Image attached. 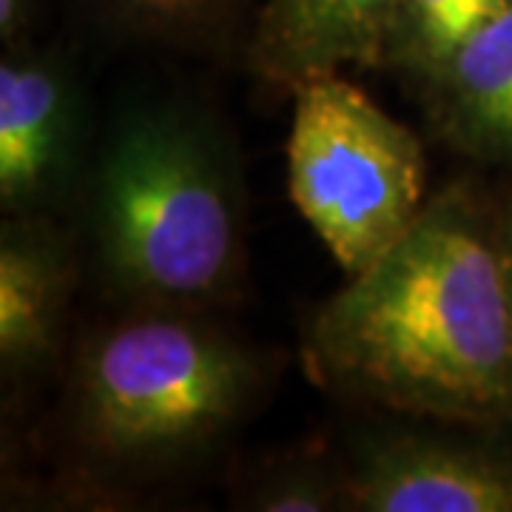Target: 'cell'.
I'll return each instance as SVG.
<instances>
[{"instance_id": "obj_1", "label": "cell", "mask_w": 512, "mask_h": 512, "mask_svg": "<svg viewBox=\"0 0 512 512\" xmlns=\"http://www.w3.org/2000/svg\"><path fill=\"white\" fill-rule=\"evenodd\" d=\"M322 382L404 416L487 424L512 416V305L498 248L461 188L313 316Z\"/></svg>"}, {"instance_id": "obj_2", "label": "cell", "mask_w": 512, "mask_h": 512, "mask_svg": "<svg viewBox=\"0 0 512 512\" xmlns=\"http://www.w3.org/2000/svg\"><path fill=\"white\" fill-rule=\"evenodd\" d=\"M106 279L154 308L214 302L237 279L242 197L220 137L180 109L123 117L92 180Z\"/></svg>"}, {"instance_id": "obj_3", "label": "cell", "mask_w": 512, "mask_h": 512, "mask_svg": "<svg viewBox=\"0 0 512 512\" xmlns=\"http://www.w3.org/2000/svg\"><path fill=\"white\" fill-rule=\"evenodd\" d=\"M259 387L256 362L171 308L103 330L77 365V424L94 450L154 464L217 441Z\"/></svg>"}, {"instance_id": "obj_4", "label": "cell", "mask_w": 512, "mask_h": 512, "mask_svg": "<svg viewBox=\"0 0 512 512\" xmlns=\"http://www.w3.org/2000/svg\"><path fill=\"white\" fill-rule=\"evenodd\" d=\"M424 148L342 72L293 89L288 191L348 276L367 271L424 211Z\"/></svg>"}, {"instance_id": "obj_5", "label": "cell", "mask_w": 512, "mask_h": 512, "mask_svg": "<svg viewBox=\"0 0 512 512\" xmlns=\"http://www.w3.org/2000/svg\"><path fill=\"white\" fill-rule=\"evenodd\" d=\"M345 510L512 512V464L470 441L427 430H382L345 467Z\"/></svg>"}, {"instance_id": "obj_6", "label": "cell", "mask_w": 512, "mask_h": 512, "mask_svg": "<svg viewBox=\"0 0 512 512\" xmlns=\"http://www.w3.org/2000/svg\"><path fill=\"white\" fill-rule=\"evenodd\" d=\"M80 111L72 72L55 52L6 46L0 63V202L40 214L72 180Z\"/></svg>"}, {"instance_id": "obj_7", "label": "cell", "mask_w": 512, "mask_h": 512, "mask_svg": "<svg viewBox=\"0 0 512 512\" xmlns=\"http://www.w3.org/2000/svg\"><path fill=\"white\" fill-rule=\"evenodd\" d=\"M396 0H259L248 40L251 66L276 86L382 66Z\"/></svg>"}, {"instance_id": "obj_8", "label": "cell", "mask_w": 512, "mask_h": 512, "mask_svg": "<svg viewBox=\"0 0 512 512\" xmlns=\"http://www.w3.org/2000/svg\"><path fill=\"white\" fill-rule=\"evenodd\" d=\"M69 291V248L55 228L37 214L6 222L0 234V365L6 376H29L55 356Z\"/></svg>"}, {"instance_id": "obj_9", "label": "cell", "mask_w": 512, "mask_h": 512, "mask_svg": "<svg viewBox=\"0 0 512 512\" xmlns=\"http://www.w3.org/2000/svg\"><path fill=\"white\" fill-rule=\"evenodd\" d=\"M441 131L487 157H512V3L424 83Z\"/></svg>"}, {"instance_id": "obj_10", "label": "cell", "mask_w": 512, "mask_h": 512, "mask_svg": "<svg viewBox=\"0 0 512 512\" xmlns=\"http://www.w3.org/2000/svg\"><path fill=\"white\" fill-rule=\"evenodd\" d=\"M510 3L512 0H396L387 20L382 66L402 69L427 83Z\"/></svg>"}, {"instance_id": "obj_11", "label": "cell", "mask_w": 512, "mask_h": 512, "mask_svg": "<svg viewBox=\"0 0 512 512\" xmlns=\"http://www.w3.org/2000/svg\"><path fill=\"white\" fill-rule=\"evenodd\" d=\"M92 9L120 35L205 49L225 46L242 26L254 32L259 0H89Z\"/></svg>"}, {"instance_id": "obj_12", "label": "cell", "mask_w": 512, "mask_h": 512, "mask_svg": "<svg viewBox=\"0 0 512 512\" xmlns=\"http://www.w3.org/2000/svg\"><path fill=\"white\" fill-rule=\"evenodd\" d=\"M245 507L262 512L345 510V478L319 461H291L259 478Z\"/></svg>"}, {"instance_id": "obj_13", "label": "cell", "mask_w": 512, "mask_h": 512, "mask_svg": "<svg viewBox=\"0 0 512 512\" xmlns=\"http://www.w3.org/2000/svg\"><path fill=\"white\" fill-rule=\"evenodd\" d=\"M35 0H0V40L3 46H15L29 26Z\"/></svg>"}, {"instance_id": "obj_14", "label": "cell", "mask_w": 512, "mask_h": 512, "mask_svg": "<svg viewBox=\"0 0 512 512\" xmlns=\"http://www.w3.org/2000/svg\"><path fill=\"white\" fill-rule=\"evenodd\" d=\"M498 248H501V259H504V276H507V291H510L512 305V202L501 225H498Z\"/></svg>"}]
</instances>
